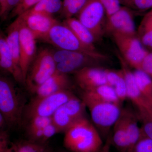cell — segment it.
<instances>
[{"instance_id": "obj_33", "label": "cell", "mask_w": 152, "mask_h": 152, "mask_svg": "<svg viewBox=\"0 0 152 152\" xmlns=\"http://www.w3.org/2000/svg\"><path fill=\"white\" fill-rule=\"evenodd\" d=\"M105 10L107 18L119 10L121 7L120 0H99Z\"/></svg>"}, {"instance_id": "obj_35", "label": "cell", "mask_w": 152, "mask_h": 152, "mask_svg": "<svg viewBox=\"0 0 152 152\" xmlns=\"http://www.w3.org/2000/svg\"><path fill=\"white\" fill-rule=\"evenodd\" d=\"M107 85L114 87L120 78L122 73V70H115L111 69H104Z\"/></svg>"}, {"instance_id": "obj_26", "label": "cell", "mask_w": 152, "mask_h": 152, "mask_svg": "<svg viewBox=\"0 0 152 152\" xmlns=\"http://www.w3.org/2000/svg\"><path fill=\"white\" fill-rule=\"evenodd\" d=\"M18 152H51L46 144L30 140H21L15 143Z\"/></svg>"}, {"instance_id": "obj_9", "label": "cell", "mask_w": 152, "mask_h": 152, "mask_svg": "<svg viewBox=\"0 0 152 152\" xmlns=\"http://www.w3.org/2000/svg\"><path fill=\"white\" fill-rule=\"evenodd\" d=\"M127 64L135 70H141L142 64L149 52L146 50L137 36L115 34L112 36Z\"/></svg>"}, {"instance_id": "obj_6", "label": "cell", "mask_w": 152, "mask_h": 152, "mask_svg": "<svg viewBox=\"0 0 152 152\" xmlns=\"http://www.w3.org/2000/svg\"><path fill=\"white\" fill-rule=\"evenodd\" d=\"M76 95L64 90L43 96H35L26 105L24 116L28 121L35 117H52L57 110Z\"/></svg>"}, {"instance_id": "obj_31", "label": "cell", "mask_w": 152, "mask_h": 152, "mask_svg": "<svg viewBox=\"0 0 152 152\" xmlns=\"http://www.w3.org/2000/svg\"><path fill=\"white\" fill-rule=\"evenodd\" d=\"M113 88L118 99L122 104L126 99H128L126 84L122 70L120 78Z\"/></svg>"}, {"instance_id": "obj_29", "label": "cell", "mask_w": 152, "mask_h": 152, "mask_svg": "<svg viewBox=\"0 0 152 152\" xmlns=\"http://www.w3.org/2000/svg\"><path fill=\"white\" fill-rule=\"evenodd\" d=\"M121 4L129 9L145 11L152 9V0H120Z\"/></svg>"}, {"instance_id": "obj_36", "label": "cell", "mask_w": 152, "mask_h": 152, "mask_svg": "<svg viewBox=\"0 0 152 152\" xmlns=\"http://www.w3.org/2000/svg\"><path fill=\"white\" fill-rule=\"evenodd\" d=\"M59 133L58 128L52 121L44 128L42 143L43 144L46 143L49 139L56 134Z\"/></svg>"}, {"instance_id": "obj_2", "label": "cell", "mask_w": 152, "mask_h": 152, "mask_svg": "<svg viewBox=\"0 0 152 152\" xmlns=\"http://www.w3.org/2000/svg\"><path fill=\"white\" fill-rule=\"evenodd\" d=\"M22 94L13 83L7 78H0V114L4 118L8 126L21 125L26 104Z\"/></svg>"}, {"instance_id": "obj_12", "label": "cell", "mask_w": 152, "mask_h": 152, "mask_svg": "<svg viewBox=\"0 0 152 152\" xmlns=\"http://www.w3.org/2000/svg\"><path fill=\"white\" fill-rule=\"evenodd\" d=\"M18 17L23 21L36 39L43 40L52 28L58 23L53 16L25 12Z\"/></svg>"}, {"instance_id": "obj_42", "label": "cell", "mask_w": 152, "mask_h": 152, "mask_svg": "<svg viewBox=\"0 0 152 152\" xmlns=\"http://www.w3.org/2000/svg\"><path fill=\"white\" fill-rule=\"evenodd\" d=\"M105 151V148L104 147V145L102 149V150H101V151L100 152H104ZM61 152H70L69 151H62Z\"/></svg>"}, {"instance_id": "obj_24", "label": "cell", "mask_w": 152, "mask_h": 152, "mask_svg": "<svg viewBox=\"0 0 152 152\" xmlns=\"http://www.w3.org/2000/svg\"><path fill=\"white\" fill-rule=\"evenodd\" d=\"M137 37L143 45L152 48V11L144 16L138 31Z\"/></svg>"}, {"instance_id": "obj_8", "label": "cell", "mask_w": 152, "mask_h": 152, "mask_svg": "<svg viewBox=\"0 0 152 152\" xmlns=\"http://www.w3.org/2000/svg\"><path fill=\"white\" fill-rule=\"evenodd\" d=\"M77 18L91 32L97 41L105 33L107 15L103 6L99 0H88L76 15Z\"/></svg>"}, {"instance_id": "obj_1", "label": "cell", "mask_w": 152, "mask_h": 152, "mask_svg": "<svg viewBox=\"0 0 152 152\" xmlns=\"http://www.w3.org/2000/svg\"><path fill=\"white\" fill-rule=\"evenodd\" d=\"M64 133L63 144L70 152H100L104 144L99 131L86 117L75 122Z\"/></svg>"}, {"instance_id": "obj_19", "label": "cell", "mask_w": 152, "mask_h": 152, "mask_svg": "<svg viewBox=\"0 0 152 152\" xmlns=\"http://www.w3.org/2000/svg\"><path fill=\"white\" fill-rule=\"evenodd\" d=\"M22 24L21 19L17 17L8 28L7 35L6 37L7 43L10 51L14 61L17 65H20V34Z\"/></svg>"}, {"instance_id": "obj_28", "label": "cell", "mask_w": 152, "mask_h": 152, "mask_svg": "<svg viewBox=\"0 0 152 152\" xmlns=\"http://www.w3.org/2000/svg\"><path fill=\"white\" fill-rule=\"evenodd\" d=\"M52 121V117H35L29 120L27 126L28 134L45 127Z\"/></svg>"}, {"instance_id": "obj_4", "label": "cell", "mask_w": 152, "mask_h": 152, "mask_svg": "<svg viewBox=\"0 0 152 152\" xmlns=\"http://www.w3.org/2000/svg\"><path fill=\"white\" fill-rule=\"evenodd\" d=\"M81 99L89 110L93 124L102 137L107 139L110 135V130L121 115V105L95 100L83 95Z\"/></svg>"}, {"instance_id": "obj_13", "label": "cell", "mask_w": 152, "mask_h": 152, "mask_svg": "<svg viewBox=\"0 0 152 152\" xmlns=\"http://www.w3.org/2000/svg\"><path fill=\"white\" fill-rule=\"evenodd\" d=\"M73 74L77 85L83 91L107 84L104 69L102 67H87Z\"/></svg>"}, {"instance_id": "obj_15", "label": "cell", "mask_w": 152, "mask_h": 152, "mask_svg": "<svg viewBox=\"0 0 152 152\" xmlns=\"http://www.w3.org/2000/svg\"><path fill=\"white\" fill-rule=\"evenodd\" d=\"M72 86L68 74L56 70L36 91V96H43L64 90H71Z\"/></svg>"}, {"instance_id": "obj_34", "label": "cell", "mask_w": 152, "mask_h": 152, "mask_svg": "<svg viewBox=\"0 0 152 152\" xmlns=\"http://www.w3.org/2000/svg\"><path fill=\"white\" fill-rule=\"evenodd\" d=\"M20 0H6L2 9L0 10V17L1 20H6L12 11L18 4Z\"/></svg>"}, {"instance_id": "obj_23", "label": "cell", "mask_w": 152, "mask_h": 152, "mask_svg": "<svg viewBox=\"0 0 152 152\" xmlns=\"http://www.w3.org/2000/svg\"><path fill=\"white\" fill-rule=\"evenodd\" d=\"M62 5L61 0H42L25 12L53 16V14L61 12Z\"/></svg>"}, {"instance_id": "obj_5", "label": "cell", "mask_w": 152, "mask_h": 152, "mask_svg": "<svg viewBox=\"0 0 152 152\" xmlns=\"http://www.w3.org/2000/svg\"><path fill=\"white\" fill-rule=\"evenodd\" d=\"M56 63L49 49H42L36 56L28 70L25 84L31 92L35 94L41 85L56 70Z\"/></svg>"}, {"instance_id": "obj_40", "label": "cell", "mask_w": 152, "mask_h": 152, "mask_svg": "<svg viewBox=\"0 0 152 152\" xmlns=\"http://www.w3.org/2000/svg\"><path fill=\"white\" fill-rule=\"evenodd\" d=\"M6 126H8L6 120L4 118L2 115L0 114V128H1V130H4Z\"/></svg>"}, {"instance_id": "obj_39", "label": "cell", "mask_w": 152, "mask_h": 152, "mask_svg": "<svg viewBox=\"0 0 152 152\" xmlns=\"http://www.w3.org/2000/svg\"><path fill=\"white\" fill-rule=\"evenodd\" d=\"M111 145V135L110 136V135L106 139L105 142L104 144V147L105 148L104 152H110Z\"/></svg>"}, {"instance_id": "obj_27", "label": "cell", "mask_w": 152, "mask_h": 152, "mask_svg": "<svg viewBox=\"0 0 152 152\" xmlns=\"http://www.w3.org/2000/svg\"><path fill=\"white\" fill-rule=\"evenodd\" d=\"M139 121L141 124L142 132L145 136L152 140V110L136 111Z\"/></svg>"}, {"instance_id": "obj_10", "label": "cell", "mask_w": 152, "mask_h": 152, "mask_svg": "<svg viewBox=\"0 0 152 152\" xmlns=\"http://www.w3.org/2000/svg\"><path fill=\"white\" fill-rule=\"evenodd\" d=\"M105 33L111 35L137 36L134 15L130 9L121 7L106 19Z\"/></svg>"}, {"instance_id": "obj_21", "label": "cell", "mask_w": 152, "mask_h": 152, "mask_svg": "<svg viewBox=\"0 0 152 152\" xmlns=\"http://www.w3.org/2000/svg\"><path fill=\"white\" fill-rule=\"evenodd\" d=\"M95 100L113 103L121 105L113 87L105 84L83 91L82 94Z\"/></svg>"}, {"instance_id": "obj_3", "label": "cell", "mask_w": 152, "mask_h": 152, "mask_svg": "<svg viewBox=\"0 0 152 152\" xmlns=\"http://www.w3.org/2000/svg\"><path fill=\"white\" fill-rule=\"evenodd\" d=\"M53 55L57 64V70L66 74L74 73L87 67H102L111 61L107 55L101 53L91 55L82 52L60 50Z\"/></svg>"}, {"instance_id": "obj_43", "label": "cell", "mask_w": 152, "mask_h": 152, "mask_svg": "<svg viewBox=\"0 0 152 152\" xmlns=\"http://www.w3.org/2000/svg\"></svg>"}, {"instance_id": "obj_38", "label": "cell", "mask_w": 152, "mask_h": 152, "mask_svg": "<svg viewBox=\"0 0 152 152\" xmlns=\"http://www.w3.org/2000/svg\"><path fill=\"white\" fill-rule=\"evenodd\" d=\"M0 152H18L15 144L10 145V141H0Z\"/></svg>"}, {"instance_id": "obj_16", "label": "cell", "mask_w": 152, "mask_h": 152, "mask_svg": "<svg viewBox=\"0 0 152 152\" xmlns=\"http://www.w3.org/2000/svg\"><path fill=\"white\" fill-rule=\"evenodd\" d=\"M0 66L1 68L10 74L17 82L25 84L21 69L14 61L6 38L2 33L0 37Z\"/></svg>"}, {"instance_id": "obj_30", "label": "cell", "mask_w": 152, "mask_h": 152, "mask_svg": "<svg viewBox=\"0 0 152 152\" xmlns=\"http://www.w3.org/2000/svg\"><path fill=\"white\" fill-rule=\"evenodd\" d=\"M42 0H20L18 4L10 14L11 18L19 16L31 8Z\"/></svg>"}, {"instance_id": "obj_25", "label": "cell", "mask_w": 152, "mask_h": 152, "mask_svg": "<svg viewBox=\"0 0 152 152\" xmlns=\"http://www.w3.org/2000/svg\"><path fill=\"white\" fill-rule=\"evenodd\" d=\"M88 0H64L61 13L66 19L75 16Z\"/></svg>"}, {"instance_id": "obj_41", "label": "cell", "mask_w": 152, "mask_h": 152, "mask_svg": "<svg viewBox=\"0 0 152 152\" xmlns=\"http://www.w3.org/2000/svg\"><path fill=\"white\" fill-rule=\"evenodd\" d=\"M5 2L6 0H0V10L2 9Z\"/></svg>"}, {"instance_id": "obj_20", "label": "cell", "mask_w": 152, "mask_h": 152, "mask_svg": "<svg viewBox=\"0 0 152 152\" xmlns=\"http://www.w3.org/2000/svg\"><path fill=\"white\" fill-rule=\"evenodd\" d=\"M64 24L69 28L86 45L97 50L95 46L97 40L94 36L77 18L72 17L66 19Z\"/></svg>"}, {"instance_id": "obj_17", "label": "cell", "mask_w": 152, "mask_h": 152, "mask_svg": "<svg viewBox=\"0 0 152 152\" xmlns=\"http://www.w3.org/2000/svg\"><path fill=\"white\" fill-rule=\"evenodd\" d=\"M122 113L124 119L125 127L130 144L131 150L141 138L142 134L141 128L139 125L140 121L136 112L130 108H122Z\"/></svg>"}, {"instance_id": "obj_14", "label": "cell", "mask_w": 152, "mask_h": 152, "mask_svg": "<svg viewBox=\"0 0 152 152\" xmlns=\"http://www.w3.org/2000/svg\"><path fill=\"white\" fill-rule=\"evenodd\" d=\"M118 57L126 84L128 99L135 107L137 111L152 110V108L144 99L140 91L133 72L131 71L129 66L122 57L120 56Z\"/></svg>"}, {"instance_id": "obj_32", "label": "cell", "mask_w": 152, "mask_h": 152, "mask_svg": "<svg viewBox=\"0 0 152 152\" xmlns=\"http://www.w3.org/2000/svg\"><path fill=\"white\" fill-rule=\"evenodd\" d=\"M142 134L141 138L129 152H152V140L145 136L142 132Z\"/></svg>"}, {"instance_id": "obj_7", "label": "cell", "mask_w": 152, "mask_h": 152, "mask_svg": "<svg viewBox=\"0 0 152 152\" xmlns=\"http://www.w3.org/2000/svg\"><path fill=\"white\" fill-rule=\"evenodd\" d=\"M43 40L60 50L82 52L91 55L101 53L86 45L69 28L64 24L58 23L54 26Z\"/></svg>"}, {"instance_id": "obj_11", "label": "cell", "mask_w": 152, "mask_h": 152, "mask_svg": "<svg viewBox=\"0 0 152 152\" xmlns=\"http://www.w3.org/2000/svg\"><path fill=\"white\" fill-rule=\"evenodd\" d=\"M20 18L22 24L20 34V65L25 83L28 70L36 57V39L23 21Z\"/></svg>"}, {"instance_id": "obj_18", "label": "cell", "mask_w": 152, "mask_h": 152, "mask_svg": "<svg viewBox=\"0 0 152 152\" xmlns=\"http://www.w3.org/2000/svg\"><path fill=\"white\" fill-rule=\"evenodd\" d=\"M111 135L112 145L120 152H129L131 147L125 127L124 119L122 113L113 127Z\"/></svg>"}, {"instance_id": "obj_22", "label": "cell", "mask_w": 152, "mask_h": 152, "mask_svg": "<svg viewBox=\"0 0 152 152\" xmlns=\"http://www.w3.org/2000/svg\"><path fill=\"white\" fill-rule=\"evenodd\" d=\"M133 73L140 91L152 108V77L142 70H135Z\"/></svg>"}, {"instance_id": "obj_37", "label": "cell", "mask_w": 152, "mask_h": 152, "mask_svg": "<svg viewBox=\"0 0 152 152\" xmlns=\"http://www.w3.org/2000/svg\"><path fill=\"white\" fill-rule=\"evenodd\" d=\"M141 70L152 77V52H149L145 57L142 64Z\"/></svg>"}]
</instances>
